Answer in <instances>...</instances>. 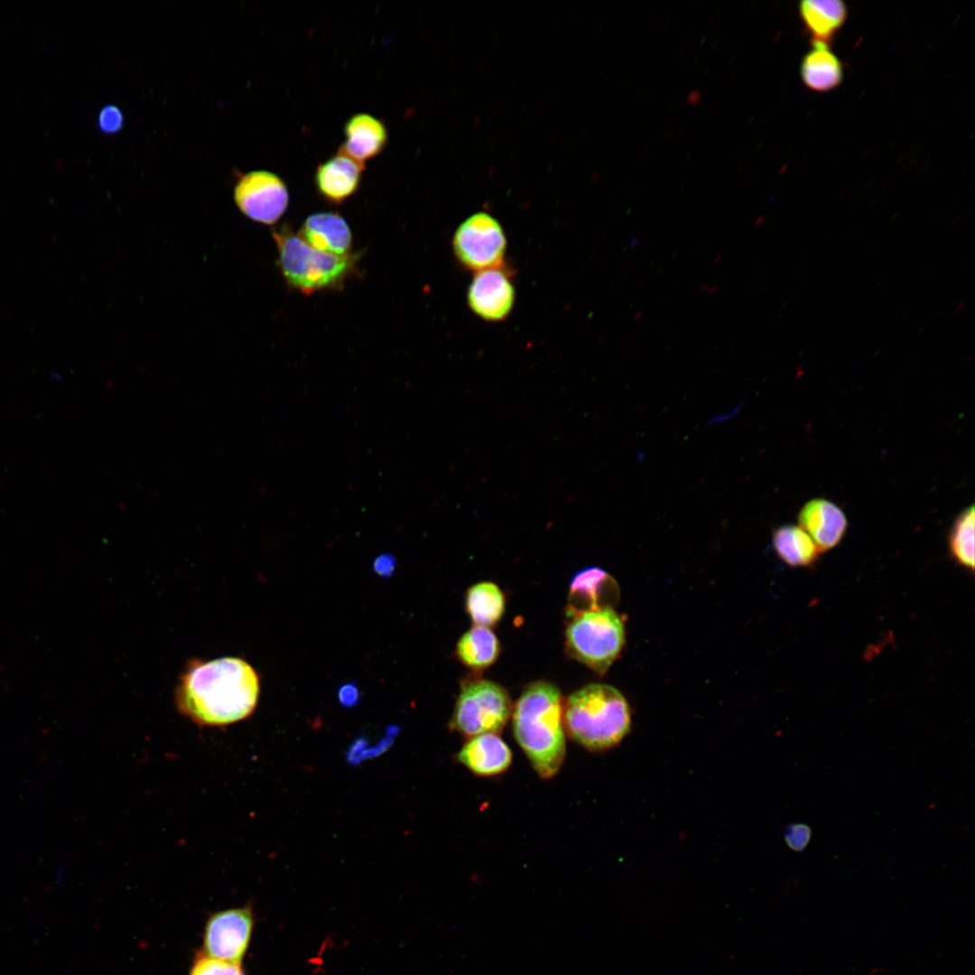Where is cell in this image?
Segmentation results:
<instances>
[{
  "instance_id": "5b68a950",
  "label": "cell",
  "mask_w": 975,
  "mask_h": 975,
  "mask_svg": "<svg viewBox=\"0 0 975 975\" xmlns=\"http://www.w3.org/2000/svg\"><path fill=\"white\" fill-rule=\"evenodd\" d=\"M624 642L623 621L611 608L578 615L566 629L570 654L599 674L618 657Z\"/></svg>"
},
{
  "instance_id": "44dd1931",
  "label": "cell",
  "mask_w": 975,
  "mask_h": 975,
  "mask_svg": "<svg viewBox=\"0 0 975 975\" xmlns=\"http://www.w3.org/2000/svg\"><path fill=\"white\" fill-rule=\"evenodd\" d=\"M499 653L495 634L486 627L476 626L459 640L457 655L461 662L472 668H484L493 664Z\"/></svg>"
},
{
  "instance_id": "52a82bcc",
  "label": "cell",
  "mask_w": 975,
  "mask_h": 975,
  "mask_svg": "<svg viewBox=\"0 0 975 975\" xmlns=\"http://www.w3.org/2000/svg\"><path fill=\"white\" fill-rule=\"evenodd\" d=\"M452 248L458 262L466 269L479 272L503 266L506 237L497 218L487 212H476L456 228Z\"/></svg>"
},
{
  "instance_id": "1f68e13d",
  "label": "cell",
  "mask_w": 975,
  "mask_h": 975,
  "mask_svg": "<svg viewBox=\"0 0 975 975\" xmlns=\"http://www.w3.org/2000/svg\"><path fill=\"white\" fill-rule=\"evenodd\" d=\"M721 258H722V255H720V254L718 255L717 257L714 259V263L717 264Z\"/></svg>"
},
{
  "instance_id": "4fadbf2b",
  "label": "cell",
  "mask_w": 975,
  "mask_h": 975,
  "mask_svg": "<svg viewBox=\"0 0 975 975\" xmlns=\"http://www.w3.org/2000/svg\"><path fill=\"white\" fill-rule=\"evenodd\" d=\"M617 584L604 570L584 569L575 574L570 585L567 615L571 618L585 612L610 608Z\"/></svg>"
},
{
  "instance_id": "ba28073f",
  "label": "cell",
  "mask_w": 975,
  "mask_h": 975,
  "mask_svg": "<svg viewBox=\"0 0 975 975\" xmlns=\"http://www.w3.org/2000/svg\"><path fill=\"white\" fill-rule=\"evenodd\" d=\"M234 200L246 217L271 225L276 223L287 209L289 193L278 175L257 170L239 174L234 188Z\"/></svg>"
},
{
  "instance_id": "8992f818",
  "label": "cell",
  "mask_w": 975,
  "mask_h": 975,
  "mask_svg": "<svg viewBox=\"0 0 975 975\" xmlns=\"http://www.w3.org/2000/svg\"><path fill=\"white\" fill-rule=\"evenodd\" d=\"M510 712L509 697L501 686L487 680H474L461 688L450 726L471 738L497 734Z\"/></svg>"
},
{
  "instance_id": "30bf717a",
  "label": "cell",
  "mask_w": 975,
  "mask_h": 975,
  "mask_svg": "<svg viewBox=\"0 0 975 975\" xmlns=\"http://www.w3.org/2000/svg\"><path fill=\"white\" fill-rule=\"evenodd\" d=\"M467 300L470 311L478 318L492 322L506 320L515 301L510 274L502 266L477 272L469 286Z\"/></svg>"
},
{
  "instance_id": "5bb4252c",
  "label": "cell",
  "mask_w": 975,
  "mask_h": 975,
  "mask_svg": "<svg viewBox=\"0 0 975 975\" xmlns=\"http://www.w3.org/2000/svg\"><path fill=\"white\" fill-rule=\"evenodd\" d=\"M344 135L345 141L339 151L363 165L383 152L388 139L384 122L366 113L353 115L348 119Z\"/></svg>"
},
{
  "instance_id": "3957f363",
  "label": "cell",
  "mask_w": 975,
  "mask_h": 975,
  "mask_svg": "<svg viewBox=\"0 0 975 975\" xmlns=\"http://www.w3.org/2000/svg\"><path fill=\"white\" fill-rule=\"evenodd\" d=\"M564 721L572 739L588 749L602 750L624 738L630 729L631 716L627 701L618 689L592 683L569 696Z\"/></svg>"
},
{
  "instance_id": "ac0fdd59",
  "label": "cell",
  "mask_w": 975,
  "mask_h": 975,
  "mask_svg": "<svg viewBox=\"0 0 975 975\" xmlns=\"http://www.w3.org/2000/svg\"><path fill=\"white\" fill-rule=\"evenodd\" d=\"M803 58L800 73L803 85L815 92H827L839 87L844 77L843 63L830 46L812 45Z\"/></svg>"
},
{
  "instance_id": "7a4b0ae2",
  "label": "cell",
  "mask_w": 975,
  "mask_h": 975,
  "mask_svg": "<svg viewBox=\"0 0 975 975\" xmlns=\"http://www.w3.org/2000/svg\"><path fill=\"white\" fill-rule=\"evenodd\" d=\"M515 739L542 778H551L560 770L566 745L560 691L547 682L529 685L517 701L513 712Z\"/></svg>"
},
{
  "instance_id": "8fae6325",
  "label": "cell",
  "mask_w": 975,
  "mask_h": 975,
  "mask_svg": "<svg viewBox=\"0 0 975 975\" xmlns=\"http://www.w3.org/2000/svg\"><path fill=\"white\" fill-rule=\"evenodd\" d=\"M798 524L821 552L835 548L848 529L843 510L826 498H813L805 503L798 514Z\"/></svg>"
},
{
  "instance_id": "e0dca14e",
  "label": "cell",
  "mask_w": 975,
  "mask_h": 975,
  "mask_svg": "<svg viewBox=\"0 0 975 975\" xmlns=\"http://www.w3.org/2000/svg\"><path fill=\"white\" fill-rule=\"evenodd\" d=\"M299 236L311 246L330 254H349L352 235L346 220L335 212H320L309 216Z\"/></svg>"
},
{
  "instance_id": "603a6c76",
  "label": "cell",
  "mask_w": 975,
  "mask_h": 975,
  "mask_svg": "<svg viewBox=\"0 0 975 975\" xmlns=\"http://www.w3.org/2000/svg\"><path fill=\"white\" fill-rule=\"evenodd\" d=\"M190 975H245L240 962H234L198 954Z\"/></svg>"
},
{
  "instance_id": "9a60e30c",
  "label": "cell",
  "mask_w": 975,
  "mask_h": 975,
  "mask_svg": "<svg viewBox=\"0 0 975 975\" xmlns=\"http://www.w3.org/2000/svg\"><path fill=\"white\" fill-rule=\"evenodd\" d=\"M457 759L478 775H495L511 765L512 753L506 743L496 734L472 737L459 751Z\"/></svg>"
},
{
  "instance_id": "7402d4cb",
  "label": "cell",
  "mask_w": 975,
  "mask_h": 975,
  "mask_svg": "<svg viewBox=\"0 0 975 975\" xmlns=\"http://www.w3.org/2000/svg\"><path fill=\"white\" fill-rule=\"evenodd\" d=\"M974 506L964 508L954 519L948 534V547L953 561L974 571Z\"/></svg>"
},
{
  "instance_id": "6da1fadb",
  "label": "cell",
  "mask_w": 975,
  "mask_h": 975,
  "mask_svg": "<svg viewBox=\"0 0 975 975\" xmlns=\"http://www.w3.org/2000/svg\"><path fill=\"white\" fill-rule=\"evenodd\" d=\"M260 692L255 669L237 657L192 661L176 691L177 709L201 726H226L247 718Z\"/></svg>"
},
{
  "instance_id": "d6986e66",
  "label": "cell",
  "mask_w": 975,
  "mask_h": 975,
  "mask_svg": "<svg viewBox=\"0 0 975 975\" xmlns=\"http://www.w3.org/2000/svg\"><path fill=\"white\" fill-rule=\"evenodd\" d=\"M773 546L777 555L789 566L811 567L821 552L811 537L794 525H785L773 532Z\"/></svg>"
},
{
  "instance_id": "2e32d148",
  "label": "cell",
  "mask_w": 975,
  "mask_h": 975,
  "mask_svg": "<svg viewBox=\"0 0 975 975\" xmlns=\"http://www.w3.org/2000/svg\"><path fill=\"white\" fill-rule=\"evenodd\" d=\"M798 12L810 42L831 47L848 17V7L840 0H805Z\"/></svg>"
},
{
  "instance_id": "7c38bea8",
  "label": "cell",
  "mask_w": 975,
  "mask_h": 975,
  "mask_svg": "<svg viewBox=\"0 0 975 975\" xmlns=\"http://www.w3.org/2000/svg\"><path fill=\"white\" fill-rule=\"evenodd\" d=\"M365 165L339 151L320 163L314 175L318 193L328 202L340 204L359 188Z\"/></svg>"
},
{
  "instance_id": "ffe728a7",
  "label": "cell",
  "mask_w": 975,
  "mask_h": 975,
  "mask_svg": "<svg viewBox=\"0 0 975 975\" xmlns=\"http://www.w3.org/2000/svg\"><path fill=\"white\" fill-rule=\"evenodd\" d=\"M466 607L476 626L488 627L496 624L503 616L505 598L496 584L479 582L468 590Z\"/></svg>"
},
{
  "instance_id": "277c9868",
  "label": "cell",
  "mask_w": 975,
  "mask_h": 975,
  "mask_svg": "<svg viewBox=\"0 0 975 975\" xmlns=\"http://www.w3.org/2000/svg\"><path fill=\"white\" fill-rule=\"evenodd\" d=\"M273 238L285 281L302 293L339 287L354 267V255L320 251L286 225L274 229Z\"/></svg>"
},
{
  "instance_id": "484cf974",
  "label": "cell",
  "mask_w": 975,
  "mask_h": 975,
  "mask_svg": "<svg viewBox=\"0 0 975 975\" xmlns=\"http://www.w3.org/2000/svg\"><path fill=\"white\" fill-rule=\"evenodd\" d=\"M395 568V560L389 554H383L378 556L374 562L375 571L382 576H390Z\"/></svg>"
},
{
  "instance_id": "4316f807",
  "label": "cell",
  "mask_w": 975,
  "mask_h": 975,
  "mask_svg": "<svg viewBox=\"0 0 975 975\" xmlns=\"http://www.w3.org/2000/svg\"><path fill=\"white\" fill-rule=\"evenodd\" d=\"M359 692L358 688L353 683H347L343 685L339 691V698L342 704L346 706L353 705L358 701Z\"/></svg>"
},
{
  "instance_id": "f546056e",
  "label": "cell",
  "mask_w": 975,
  "mask_h": 975,
  "mask_svg": "<svg viewBox=\"0 0 975 975\" xmlns=\"http://www.w3.org/2000/svg\"><path fill=\"white\" fill-rule=\"evenodd\" d=\"M764 221H765V217H764V216L758 217V218H757V220L755 221V223H754V226H755V227H758V226L762 225V223H763Z\"/></svg>"
},
{
  "instance_id": "4dcf8cb0",
  "label": "cell",
  "mask_w": 975,
  "mask_h": 975,
  "mask_svg": "<svg viewBox=\"0 0 975 975\" xmlns=\"http://www.w3.org/2000/svg\"><path fill=\"white\" fill-rule=\"evenodd\" d=\"M641 315H642V312H641V311H637V312L636 313V315H635V320H639V319L641 318Z\"/></svg>"
},
{
  "instance_id": "d4e9b609",
  "label": "cell",
  "mask_w": 975,
  "mask_h": 975,
  "mask_svg": "<svg viewBox=\"0 0 975 975\" xmlns=\"http://www.w3.org/2000/svg\"><path fill=\"white\" fill-rule=\"evenodd\" d=\"M811 837V828L805 823H792L787 826L784 833L786 845L796 852H800L807 847Z\"/></svg>"
},
{
  "instance_id": "f1b7e54d",
  "label": "cell",
  "mask_w": 975,
  "mask_h": 975,
  "mask_svg": "<svg viewBox=\"0 0 975 975\" xmlns=\"http://www.w3.org/2000/svg\"><path fill=\"white\" fill-rule=\"evenodd\" d=\"M965 306H966V301L965 300L960 301L957 303L956 307H955V312L961 311L965 308Z\"/></svg>"
},
{
  "instance_id": "9c48e42d",
  "label": "cell",
  "mask_w": 975,
  "mask_h": 975,
  "mask_svg": "<svg viewBox=\"0 0 975 975\" xmlns=\"http://www.w3.org/2000/svg\"><path fill=\"white\" fill-rule=\"evenodd\" d=\"M249 907L232 908L212 915L205 926L202 953L213 958L240 962L253 930Z\"/></svg>"
},
{
  "instance_id": "83f0119b",
  "label": "cell",
  "mask_w": 975,
  "mask_h": 975,
  "mask_svg": "<svg viewBox=\"0 0 975 975\" xmlns=\"http://www.w3.org/2000/svg\"><path fill=\"white\" fill-rule=\"evenodd\" d=\"M699 291L702 292H708V293H716L718 292V288L714 287V286H710V285H707V284H703L699 288Z\"/></svg>"
},
{
  "instance_id": "cb8c5ba5",
  "label": "cell",
  "mask_w": 975,
  "mask_h": 975,
  "mask_svg": "<svg viewBox=\"0 0 975 975\" xmlns=\"http://www.w3.org/2000/svg\"><path fill=\"white\" fill-rule=\"evenodd\" d=\"M98 129L107 135H113L124 126V116L122 111L114 105H107L101 108L98 116Z\"/></svg>"
}]
</instances>
